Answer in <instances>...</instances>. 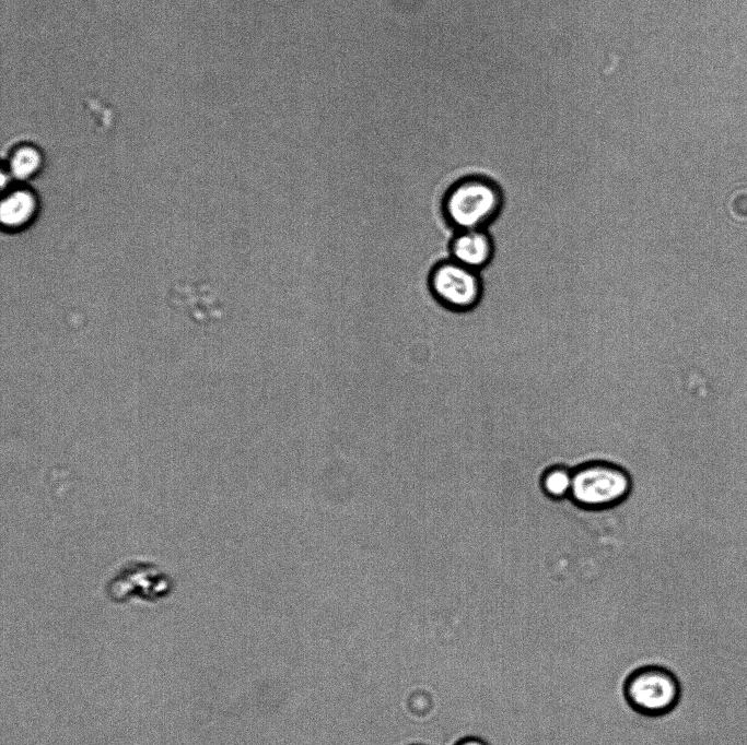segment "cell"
Here are the masks:
<instances>
[{"label": "cell", "instance_id": "1", "mask_svg": "<svg viewBox=\"0 0 747 745\" xmlns=\"http://www.w3.org/2000/svg\"><path fill=\"white\" fill-rule=\"evenodd\" d=\"M502 208L501 188L481 175H469L456 180L442 199L444 218L455 232L487 229L498 218Z\"/></svg>", "mask_w": 747, "mask_h": 745}, {"label": "cell", "instance_id": "2", "mask_svg": "<svg viewBox=\"0 0 747 745\" xmlns=\"http://www.w3.org/2000/svg\"><path fill=\"white\" fill-rule=\"evenodd\" d=\"M623 696L633 711L656 718L676 708L681 697V686L670 670L661 665H644L628 675Z\"/></svg>", "mask_w": 747, "mask_h": 745}, {"label": "cell", "instance_id": "3", "mask_svg": "<svg viewBox=\"0 0 747 745\" xmlns=\"http://www.w3.org/2000/svg\"><path fill=\"white\" fill-rule=\"evenodd\" d=\"M428 285L437 305L452 312L470 311L482 297L480 273L451 258L433 264Z\"/></svg>", "mask_w": 747, "mask_h": 745}, {"label": "cell", "instance_id": "4", "mask_svg": "<svg viewBox=\"0 0 747 745\" xmlns=\"http://www.w3.org/2000/svg\"><path fill=\"white\" fill-rule=\"evenodd\" d=\"M628 489V480L618 469L605 464L586 466L572 476L571 493L586 506H606L619 500Z\"/></svg>", "mask_w": 747, "mask_h": 745}, {"label": "cell", "instance_id": "5", "mask_svg": "<svg viewBox=\"0 0 747 745\" xmlns=\"http://www.w3.org/2000/svg\"><path fill=\"white\" fill-rule=\"evenodd\" d=\"M494 243L486 228L457 230L450 244V257L458 263L482 271L492 261Z\"/></svg>", "mask_w": 747, "mask_h": 745}, {"label": "cell", "instance_id": "6", "mask_svg": "<svg viewBox=\"0 0 747 745\" xmlns=\"http://www.w3.org/2000/svg\"><path fill=\"white\" fill-rule=\"evenodd\" d=\"M34 209L33 197L25 191H16L2 202L1 220L8 226H20L33 215Z\"/></svg>", "mask_w": 747, "mask_h": 745}, {"label": "cell", "instance_id": "7", "mask_svg": "<svg viewBox=\"0 0 747 745\" xmlns=\"http://www.w3.org/2000/svg\"><path fill=\"white\" fill-rule=\"evenodd\" d=\"M39 165V155L32 147H23L14 154L11 168L16 177L31 176Z\"/></svg>", "mask_w": 747, "mask_h": 745}, {"label": "cell", "instance_id": "8", "mask_svg": "<svg viewBox=\"0 0 747 745\" xmlns=\"http://www.w3.org/2000/svg\"><path fill=\"white\" fill-rule=\"evenodd\" d=\"M542 484L547 494L560 497L571 492L572 476L563 469H553L545 475Z\"/></svg>", "mask_w": 747, "mask_h": 745}, {"label": "cell", "instance_id": "9", "mask_svg": "<svg viewBox=\"0 0 747 745\" xmlns=\"http://www.w3.org/2000/svg\"><path fill=\"white\" fill-rule=\"evenodd\" d=\"M454 745H489L486 741L477 736H465L459 738Z\"/></svg>", "mask_w": 747, "mask_h": 745}, {"label": "cell", "instance_id": "10", "mask_svg": "<svg viewBox=\"0 0 747 745\" xmlns=\"http://www.w3.org/2000/svg\"><path fill=\"white\" fill-rule=\"evenodd\" d=\"M408 745H428V744H422V743H411V744H408Z\"/></svg>", "mask_w": 747, "mask_h": 745}]
</instances>
